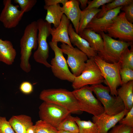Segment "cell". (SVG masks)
Masks as SVG:
<instances>
[{"instance_id": "1", "label": "cell", "mask_w": 133, "mask_h": 133, "mask_svg": "<svg viewBox=\"0 0 133 133\" xmlns=\"http://www.w3.org/2000/svg\"><path fill=\"white\" fill-rule=\"evenodd\" d=\"M39 98L43 101L52 103L67 109L71 114H80L81 110L72 91L62 88H52L42 90Z\"/></svg>"}, {"instance_id": "2", "label": "cell", "mask_w": 133, "mask_h": 133, "mask_svg": "<svg viewBox=\"0 0 133 133\" xmlns=\"http://www.w3.org/2000/svg\"><path fill=\"white\" fill-rule=\"evenodd\" d=\"M37 24L34 21L27 25L20 41V66L24 72L28 73L31 70L29 60L33 50L38 47Z\"/></svg>"}, {"instance_id": "3", "label": "cell", "mask_w": 133, "mask_h": 133, "mask_svg": "<svg viewBox=\"0 0 133 133\" xmlns=\"http://www.w3.org/2000/svg\"><path fill=\"white\" fill-rule=\"evenodd\" d=\"M100 34L103 41V47L102 50L97 52V55L108 63L119 62L123 51L133 44V42L114 39L104 32Z\"/></svg>"}, {"instance_id": "4", "label": "cell", "mask_w": 133, "mask_h": 133, "mask_svg": "<svg viewBox=\"0 0 133 133\" xmlns=\"http://www.w3.org/2000/svg\"><path fill=\"white\" fill-rule=\"evenodd\" d=\"M92 91L100 102L104 109V112L109 115L117 114L125 110L124 104L118 96L111 95L108 86L101 83L92 85Z\"/></svg>"}, {"instance_id": "5", "label": "cell", "mask_w": 133, "mask_h": 133, "mask_svg": "<svg viewBox=\"0 0 133 133\" xmlns=\"http://www.w3.org/2000/svg\"><path fill=\"white\" fill-rule=\"evenodd\" d=\"M94 59L101 72L104 79V82L110 89V94L117 96V88L122 85L119 62L108 63L98 55L94 57Z\"/></svg>"}, {"instance_id": "6", "label": "cell", "mask_w": 133, "mask_h": 133, "mask_svg": "<svg viewBox=\"0 0 133 133\" xmlns=\"http://www.w3.org/2000/svg\"><path fill=\"white\" fill-rule=\"evenodd\" d=\"M37 22L38 31V47L33 53V58L36 62L47 67L50 68V64L47 61L49 56V48L47 39L50 34L51 24L41 18L38 19Z\"/></svg>"}, {"instance_id": "7", "label": "cell", "mask_w": 133, "mask_h": 133, "mask_svg": "<svg viewBox=\"0 0 133 133\" xmlns=\"http://www.w3.org/2000/svg\"><path fill=\"white\" fill-rule=\"evenodd\" d=\"M72 92L83 112L95 116L104 112L103 106L93 94L90 86L86 85Z\"/></svg>"}, {"instance_id": "8", "label": "cell", "mask_w": 133, "mask_h": 133, "mask_svg": "<svg viewBox=\"0 0 133 133\" xmlns=\"http://www.w3.org/2000/svg\"><path fill=\"white\" fill-rule=\"evenodd\" d=\"M104 81L101 72L94 61V57H91L86 61L81 74L75 77L72 86L75 90L87 85L101 83Z\"/></svg>"}, {"instance_id": "9", "label": "cell", "mask_w": 133, "mask_h": 133, "mask_svg": "<svg viewBox=\"0 0 133 133\" xmlns=\"http://www.w3.org/2000/svg\"><path fill=\"white\" fill-rule=\"evenodd\" d=\"M57 43L51 41L49 43L54 53V56L52 59L50 64L52 71L58 78L72 83L75 77L69 69L62 50L58 47Z\"/></svg>"}, {"instance_id": "10", "label": "cell", "mask_w": 133, "mask_h": 133, "mask_svg": "<svg viewBox=\"0 0 133 133\" xmlns=\"http://www.w3.org/2000/svg\"><path fill=\"white\" fill-rule=\"evenodd\" d=\"M112 38L127 42L133 41V24L126 19L125 13L120 12L113 20L106 30Z\"/></svg>"}, {"instance_id": "11", "label": "cell", "mask_w": 133, "mask_h": 133, "mask_svg": "<svg viewBox=\"0 0 133 133\" xmlns=\"http://www.w3.org/2000/svg\"><path fill=\"white\" fill-rule=\"evenodd\" d=\"M39 109L40 120L47 122L56 128L71 114L65 108L49 102L43 101Z\"/></svg>"}, {"instance_id": "12", "label": "cell", "mask_w": 133, "mask_h": 133, "mask_svg": "<svg viewBox=\"0 0 133 133\" xmlns=\"http://www.w3.org/2000/svg\"><path fill=\"white\" fill-rule=\"evenodd\" d=\"M60 46L63 53L67 55L66 62L72 73L75 77L79 76L84 68L88 57L77 48L64 43Z\"/></svg>"}, {"instance_id": "13", "label": "cell", "mask_w": 133, "mask_h": 133, "mask_svg": "<svg viewBox=\"0 0 133 133\" xmlns=\"http://www.w3.org/2000/svg\"><path fill=\"white\" fill-rule=\"evenodd\" d=\"M4 7L0 15V21L6 28L16 27L22 19L24 13L18 9V5H14L11 0H3Z\"/></svg>"}, {"instance_id": "14", "label": "cell", "mask_w": 133, "mask_h": 133, "mask_svg": "<svg viewBox=\"0 0 133 133\" xmlns=\"http://www.w3.org/2000/svg\"><path fill=\"white\" fill-rule=\"evenodd\" d=\"M129 111L124 110L114 115H109L104 112L92 117V122L96 126L99 133H107L124 117Z\"/></svg>"}, {"instance_id": "15", "label": "cell", "mask_w": 133, "mask_h": 133, "mask_svg": "<svg viewBox=\"0 0 133 133\" xmlns=\"http://www.w3.org/2000/svg\"><path fill=\"white\" fill-rule=\"evenodd\" d=\"M122 7H119L109 11L100 18L97 17L96 15L86 28H89L98 33H106L107 28L112 23L113 19L120 12Z\"/></svg>"}, {"instance_id": "16", "label": "cell", "mask_w": 133, "mask_h": 133, "mask_svg": "<svg viewBox=\"0 0 133 133\" xmlns=\"http://www.w3.org/2000/svg\"><path fill=\"white\" fill-rule=\"evenodd\" d=\"M70 23V20L64 14L59 26L56 28H51L50 29L51 41L60 42L73 47L70 42L68 33V28Z\"/></svg>"}, {"instance_id": "17", "label": "cell", "mask_w": 133, "mask_h": 133, "mask_svg": "<svg viewBox=\"0 0 133 133\" xmlns=\"http://www.w3.org/2000/svg\"><path fill=\"white\" fill-rule=\"evenodd\" d=\"M78 0H68L62 7L64 14L72 22L76 33L78 34L79 22L82 11Z\"/></svg>"}, {"instance_id": "18", "label": "cell", "mask_w": 133, "mask_h": 133, "mask_svg": "<svg viewBox=\"0 0 133 133\" xmlns=\"http://www.w3.org/2000/svg\"><path fill=\"white\" fill-rule=\"evenodd\" d=\"M68 33L72 44L84 53L89 58L97 55V52L92 48L88 42L77 33L72 25L70 23L68 28Z\"/></svg>"}, {"instance_id": "19", "label": "cell", "mask_w": 133, "mask_h": 133, "mask_svg": "<svg viewBox=\"0 0 133 133\" xmlns=\"http://www.w3.org/2000/svg\"><path fill=\"white\" fill-rule=\"evenodd\" d=\"M8 121L15 133H27L33 125L31 117L25 115L13 116Z\"/></svg>"}, {"instance_id": "20", "label": "cell", "mask_w": 133, "mask_h": 133, "mask_svg": "<svg viewBox=\"0 0 133 133\" xmlns=\"http://www.w3.org/2000/svg\"><path fill=\"white\" fill-rule=\"evenodd\" d=\"M17 55L12 43L0 39V61L8 65H12Z\"/></svg>"}, {"instance_id": "21", "label": "cell", "mask_w": 133, "mask_h": 133, "mask_svg": "<svg viewBox=\"0 0 133 133\" xmlns=\"http://www.w3.org/2000/svg\"><path fill=\"white\" fill-rule=\"evenodd\" d=\"M121 86L117 89V96L122 101L125 110L129 111L133 107V81Z\"/></svg>"}, {"instance_id": "22", "label": "cell", "mask_w": 133, "mask_h": 133, "mask_svg": "<svg viewBox=\"0 0 133 133\" xmlns=\"http://www.w3.org/2000/svg\"><path fill=\"white\" fill-rule=\"evenodd\" d=\"M79 34L86 40L90 47L97 52L103 49V41L100 34L96 33L89 28H86Z\"/></svg>"}, {"instance_id": "23", "label": "cell", "mask_w": 133, "mask_h": 133, "mask_svg": "<svg viewBox=\"0 0 133 133\" xmlns=\"http://www.w3.org/2000/svg\"><path fill=\"white\" fill-rule=\"evenodd\" d=\"M44 8L47 11L45 21L50 24H53L55 28L57 27L64 14L62 7L59 4L50 6L45 5Z\"/></svg>"}, {"instance_id": "24", "label": "cell", "mask_w": 133, "mask_h": 133, "mask_svg": "<svg viewBox=\"0 0 133 133\" xmlns=\"http://www.w3.org/2000/svg\"><path fill=\"white\" fill-rule=\"evenodd\" d=\"M100 10L101 9L94 8L82 11L79 25L78 34L86 28L88 24Z\"/></svg>"}, {"instance_id": "25", "label": "cell", "mask_w": 133, "mask_h": 133, "mask_svg": "<svg viewBox=\"0 0 133 133\" xmlns=\"http://www.w3.org/2000/svg\"><path fill=\"white\" fill-rule=\"evenodd\" d=\"M75 117L71 114L67 116L57 128L58 130H62L71 133H78L79 128L75 120Z\"/></svg>"}, {"instance_id": "26", "label": "cell", "mask_w": 133, "mask_h": 133, "mask_svg": "<svg viewBox=\"0 0 133 133\" xmlns=\"http://www.w3.org/2000/svg\"><path fill=\"white\" fill-rule=\"evenodd\" d=\"M75 120L79 127L78 133H99L96 126L91 121L82 120L78 117Z\"/></svg>"}, {"instance_id": "27", "label": "cell", "mask_w": 133, "mask_h": 133, "mask_svg": "<svg viewBox=\"0 0 133 133\" xmlns=\"http://www.w3.org/2000/svg\"><path fill=\"white\" fill-rule=\"evenodd\" d=\"M130 46V49L127 48L121 55L119 62L121 68H129L133 70V44Z\"/></svg>"}, {"instance_id": "28", "label": "cell", "mask_w": 133, "mask_h": 133, "mask_svg": "<svg viewBox=\"0 0 133 133\" xmlns=\"http://www.w3.org/2000/svg\"><path fill=\"white\" fill-rule=\"evenodd\" d=\"M133 2V0H115L101 6L100 12L96 15L99 18L102 17L107 11L116 7L125 6Z\"/></svg>"}, {"instance_id": "29", "label": "cell", "mask_w": 133, "mask_h": 133, "mask_svg": "<svg viewBox=\"0 0 133 133\" xmlns=\"http://www.w3.org/2000/svg\"><path fill=\"white\" fill-rule=\"evenodd\" d=\"M34 133H57V128L44 121L40 120L33 125Z\"/></svg>"}, {"instance_id": "30", "label": "cell", "mask_w": 133, "mask_h": 133, "mask_svg": "<svg viewBox=\"0 0 133 133\" xmlns=\"http://www.w3.org/2000/svg\"><path fill=\"white\" fill-rule=\"evenodd\" d=\"M16 3L18 4L21 8V10L24 12L30 11L37 2L36 0H14Z\"/></svg>"}, {"instance_id": "31", "label": "cell", "mask_w": 133, "mask_h": 133, "mask_svg": "<svg viewBox=\"0 0 133 133\" xmlns=\"http://www.w3.org/2000/svg\"><path fill=\"white\" fill-rule=\"evenodd\" d=\"M120 73L122 84L133 81V70L129 68H120Z\"/></svg>"}, {"instance_id": "32", "label": "cell", "mask_w": 133, "mask_h": 133, "mask_svg": "<svg viewBox=\"0 0 133 133\" xmlns=\"http://www.w3.org/2000/svg\"><path fill=\"white\" fill-rule=\"evenodd\" d=\"M107 133H133V127L119 124L114 126Z\"/></svg>"}, {"instance_id": "33", "label": "cell", "mask_w": 133, "mask_h": 133, "mask_svg": "<svg viewBox=\"0 0 133 133\" xmlns=\"http://www.w3.org/2000/svg\"><path fill=\"white\" fill-rule=\"evenodd\" d=\"M0 133H15L5 117L0 116Z\"/></svg>"}, {"instance_id": "34", "label": "cell", "mask_w": 133, "mask_h": 133, "mask_svg": "<svg viewBox=\"0 0 133 133\" xmlns=\"http://www.w3.org/2000/svg\"><path fill=\"white\" fill-rule=\"evenodd\" d=\"M119 124L133 127V107L118 122Z\"/></svg>"}, {"instance_id": "35", "label": "cell", "mask_w": 133, "mask_h": 133, "mask_svg": "<svg viewBox=\"0 0 133 133\" xmlns=\"http://www.w3.org/2000/svg\"><path fill=\"white\" fill-rule=\"evenodd\" d=\"M121 10L125 13L127 19L130 23H132L133 22V2L122 6Z\"/></svg>"}, {"instance_id": "36", "label": "cell", "mask_w": 133, "mask_h": 133, "mask_svg": "<svg viewBox=\"0 0 133 133\" xmlns=\"http://www.w3.org/2000/svg\"><path fill=\"white\" fill-rule=\"evenodd\" d=\"M113 0H93L89 1L87 5L86 8L83 10H86L94 8H98L100 6L111 2Z\"/></svg>"}, {"instance_id": "37", "label": "cell", "mask_w": 133, "mask_h": 133, "mask_svg": "<svg viewBox=\"0 0 133 133\" xmlns=\"http://www.w3.org/2000/svg\"><path fill=\"white\" fill-rule=\"evenodd\" d=\"M19 89L23 93L25 94H29L33 91V87L32 84L30 82L24 81L20 84Z\"/></svg>"}, {"instance_id": "38", "label": "cell", "mask_w": 133, "mask_h": 133, "mask_svg": "<svg viewBox=\"0 0 133 133\" xmlns=\"http://www.w3.org/2000/svg\"><path fill=\"white\" fill-rule=\"evenodd\" d=\"M68 0H45V5L50 6L56 5L60 3L64 5Z\"/></svg>"}, {"instance_id": "39", "label": "cell", "mask_w": 133, "mask_h": 133, "mask_svg": "<svg viewBox=\"0 0 133 133\" xmlns=\"http://www.w3.org/2000/svg\"><path fill=\"white\" fill-rule=\"evenodd\" d=\"M80 4L81 5V7L83 10L85 9L87 6V5L88 1L87 0H78Z\"/></svg>"}, {"instance_id": "40", "label": "cell", "mask_w": 133, "mask_h": 133, "mask_svg": "<svg viewBox=\"0 0 133 133\" xmlns=\"http://www.w3.org/2000/svg\"><path fill=\"white\" fill-rule=\"evenodd\" d=\"M57 133H71L65 131L60 130H58Z\"/></svg>"}]
</instances>
